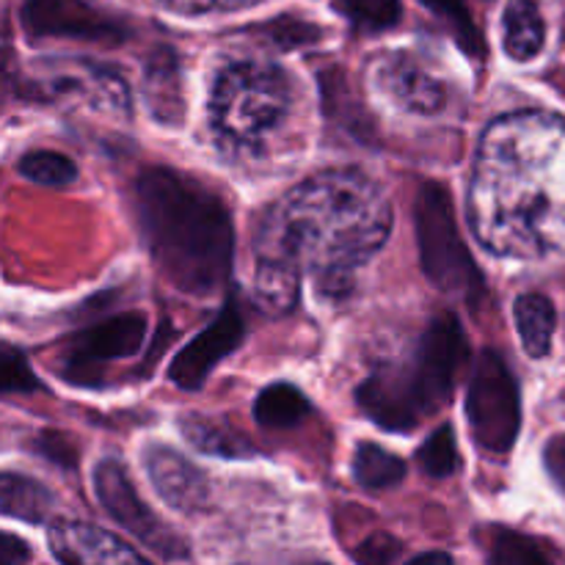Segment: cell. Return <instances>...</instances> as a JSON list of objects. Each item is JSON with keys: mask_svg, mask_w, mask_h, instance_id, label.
<instances>
[{"mask_svg": "<svg viewBox=\"0 0 565 565\" xmlns=\"http://www.w3.org/2000/svg\"><path fill=\"white\" fill-rule=\"evenodd\" d=\"M469 226L497 257L565 254V119L522 110L480 141L469 182Z\"/></svg>", "mask_w": 565, "mask_h": 565, "instance_id": "obj_1", "label": "cell"}, {"mask_svg": "<svg viewBox=\"0 0 565 565\" xmlns=\"http://www.w3.org/2000/svg\"><path fill=\"white\" fill-rule=\"evenodd\" d=\"M392 207L362 171H320L268 210L254 241L257 259L312 270L331 296L351 290L353 270L386 243Z\"/></svg>", "mask_w": 565, "mask_h": 565, "instance_id": "obj_2", "label": "cell"}, {"mask_svg": "<svg viewBox=\"0 0 565 565\" xmlns=\"http://www.w3.org/2000/svg\"><path fill=\"white\" fill-rule=\"evenodd\" d=\"M136 215L160 274L188 296L226 281L235 230L224 199L182 171L147 169L136 180Z\"/></svg>", "mask_w": 565, "mask_h": 565, "instance_id": "obj_3", "label": "cell"}, {"mask_svg": "<svg viewBox=\"0 0 565 565\" xmlns=\"http://www.w3.org/2000/svg\"><path fill=\"white\" fill-rule=\"evenodd\" d=\"M292 103L290 77L263 61H235L218 72L210 94V125L232 149H252L281 125Z\"/></svg>", "mask_w": 565, "mask_h": 565, "instance_id": "obj_4", "label": "cell"}, {"mask_svg": "<svg viewBox=\"0 0 565 565\" xmlns=\"http://www.w3.org/2000/svg\"><path fill=\"white\" fill-rule=\"evenodd\" d=\"M414 221H417L419 263L430 285L472 303L478 301L486 292L483 276L469 257L467 243L461 241L450 191L441 182H425L419 188Z\"/></svg>", "mask_w": 565, "mask_h": 565, "instance_id": "obj_5", "label": "cell"}, {"mask_svg": "<svg viewBox=\"0 0 565 565\" xmlns=\"http://www.w3.org/2000/svg\"><path fill=\"white\" fill-rule=\"evenodd\" d=\"M467 417L472 439L491 456H505L516 445L522 425L519 384L497 351L480 353L467 392Z\"/></svg>", "mask_w": 565, "mask_h": 565, "instance_id": "obj_6", "label": "cell"}, {"mask_svg": "<svg viewBox=\"0 0 565 565\" xmlns=\"http://www.w3.org/2000/svg\"><path fill=\"white\" fill-rule=\"evenodd\" d=\"M94 491H97V500L103 505V511L119 524L121 530H127L130 535H136L141 544H147L149 550L158 552L163 561H188L191 552H188L185 541L174 533L171 527H166L158 516L147 508V502L138 497L136 486L130 483V475L114 458H105L94 469Z\"/></svg>", "mask_w": 565, "mask_h": 565, "instance_id": "obj_7", "label": "cell"}, {"mask_svg": "<svg viewBox=\"0 0 565 565\" xmlns=\"http://www.w3.org/2000/svg\"><path fill=\"white\" fill-rule=\"evenodd\" d=\"M147 318L138 312L114 315L97 326H88L72 337L70 351L61 364V379L77 386L103 384V364L127 359L141 351Z\"/></svg>", "mask_w": 565, "mask_h": 565, "instance_id": "obj_8", "label": "cell"}, {"mask_svg": "<svg viewBox=\"0 0 565 565\" xmlns=\"http://www.w3.org/2000/svg\"><path fill=\"white\" fill-rule=\"evenodd\" d=\"M467 334H463L456 315H436V318L430 320L428 329H425L417 348V356H414L412 362L414 379H417L419 390H423L430 414H434L441 403H447L452 384H456L458 367L467 362Z\"/></svg>", "mask_w": 565, "mask_h": 565, "instance_id": "obj_9", "label": "cell"}, {"mask_svg": "<svg viewBox=\"0 0 565 565\" xmlns=\"http://www.w3.org/2000/svg\"><path fill=\"white\" fill-rule=\"evenodd\" d=\"M356 403L375 425L390 430H412L430 408L419 392L412 364H386L379 367L356 390Z\"/></svg>", "mask_w": 565, "mask_h": 565, "instance_id": "obj_10", "label": "cell"}, {"mask_svg": "<svg viewBox=\"0 0 565 565\" xmlns=\"http://www.w3.org/2000/svg\"><path fill=\"white\" fill-rule=\"evenodd\" d=\"M243 337H246V323H243L235 303H226L218 318L177 353L169 367V381L185 392L202 390L215 364L230 356L232 351H237Z\"/></svg>", "mask_w": 565, "mask_h": 565, "instance_id": "obj_11", "label": "cell"}, {"mask_svg": "<svg viewBox=\"0 0 565 565\" xmlns=\"http://www.w3.org/2000/svg\"><path fill=\"white\" fill-rule=\"evenodd\" d=\"M31 36H66L86 42H121L125 28L83 0H25L20 14Z\"/></svg>", "mask_w": 565, "mask_h": 565, "instance_id": "obj_12", "label": "cell"}, {"mask_svg": "<svg viewBox=\"0 0 565 565\" xmlns=\"http://www.w3.org/2000/svg\"><path fill=\"white\" fill-rule=\"evenodd\" d=\"M143 467L154 491L169 508L180 513H196L207 505L210 483L202 469L166 445H149L143 450Z\"/></svg>", "mask_w": 565, "mask_h": 565, "instance_id": "obj_13", "label": "cell"}, {"mask_svg": "<svg viewBox=\"0 0 565 565\" xmlns=\"http://www.w3.org/2000/svg\"><path fill=\"white\" fill-rule=\"evenodd\" d=\"M375 81H379L381 92L408 114H439L447 103L445 83L430 75L412 55L397 53L381 61L375 70Z\"/></svg>", "mask_w": 565, "mask_h": 565, "instance_id": "obj_14", "label": "cell"}, {"mask_svg": "<svg viewBox=\"0 0 565 565\" xmlns=\"http://www.w3.org/2000/svg\"><path fill=\"white\" fill-rule=\"evenodd\" d=\"M50 550L61 563L81 565H116V563H147L136 550L121 544L105 530L81 522L50 524Z\"/></svg>", "mask_w": 565, "mask_h": 565, "instance_id": "obj_15", "label": "cell"}, {"mask_svg": "<svg viewBox=\"0 0 565 565\" xmlns=\"http://www.w3.org/2000/svg\"><path fill=\"white\" fill-rule=\"evenodd\" d=\"M143 97H147L149 110L154 119L174 125L182 119V81H180V61L171 50H158L147 61L143 72Z\"/></svg>", "mask_w": 565, "mask_h": 565, "instance_id": "obj_16", "label": "cell"}, {"mask_svg": "<svg viewBox=\"0 0 565 565\" xmlns=\"http://www.w3.org/2000/svg\"><path fill=\"white\" fill-rule=\"evenodd\" d=\"M180 430L188 439V445L196 447L204 456L218 458H252L257 456V447L241 436L237 430L215 423V419L202 417V414H182Z\"/></svg>", "mask_w": 565, "mask_h": 565, "instance_id": "obj_17", "label": "cell"}, {"mask_svg": "<svg viewBox=\"0 0 565 565\" xmlns=\"http://www.w3.org/2000/svg\"><path fill=\"white\" fill-rule=\"evenodd\" d=\"M301 292V270L276 259H257L254 270V296L259 309L268 315H287L298 303Z\"/></svg>", "mask_w": 565, "mask_h": 565, "instance_id": "obj_18", "label": "cell"}, {"mask_svg": "<svg viewBox=\"0 0 565 565\" xmlns=\"http://www.w3.org/2000/svg\"><path fill=\"white\" fill-rule=\"evenodd\" d=\"M502 25H505V53L513 61H530L544 50L546 28L535 0H511Z\"/></svg>", "mask_w": 565, "mask_h": 565, "instance_id": "obj_19", "label": "cell"}, {"mask_svg": "<svg viewBox=\"0 0 565 565\" xmlns=\"http://www.w3.org/2000/svg\"><path fill=\"white\" fill-rule=\"evenodd\" d=\"M513 318H516L524 351L533 359L546 356L552 348V334H555V307L550 298L541 292H524L516 298Z\"/></svg>", "mask_w": 565, "mask_h": 565, "instance_id": "obj_20", "label": "cell"}, {"mask_svg": "<svg viewBox=\"0 0 565 565\" xmlns=\"http://www.w3.org/2000/svg\"><path fill=\"white\" fill-rule=\"evenodd\" d=\"M309 412H312V403L292 384H270L268 390L259 392L254 403V417L268 430L296 428L309 417Z\"/></svg>", "mask_w": 565, "mask_h": 565, "instance_id": "obj_21", "label": "cell"}, {"mask_svg": "<svg viewBox=\"0 0 565 565\" xmlns=\"http://www.w3.org/2000/svg\"><path fill=\"white\" fill-rule=\"evenodd\" d=\"M0 508L6 516L22 519L28 524H42L53 508V494L33 478L6 472L0 480Z\"/></svg>", "mask_w": 565, "mask_h": 565, "instance_id": "obj_22", "label": "cell"}, {"mask_svg": "<svg viewBox=\"0 0 565 565\" xmlns=\"http://www.w3.org/2000/svg\"><path fill=\"white\" fill-rule=\"evenodd\" d=\"M406 475V463L401 456L384 450L381 445L373 441H364L356 447V456H353V478L364 489H390L397 486Z\"/></svg>", "mask_w": 565, "mask_h": 565, "instance_id": "obj_23", "label": "cell"}, {"mask_svg": "<svg viewBox=\"0 0 565 565\" xmlns=\"http://www.w3.org/2000/svg\"><path fill=\"white\" fill-rule=\"evenodd\" d=\"M20 174L25 180L36 182L44 188H66L75 182L77 169L66 154L50 152V149H36V152L22 154L20 163H17Z\"/></svg>", "mask_w": 565, "mask_h": 565, "instance_id": "obj_24", "label": "cell"}, {"mask_svg": "<svg viewBox=\"0 0 565 565\" xmlns=\"http://www.w3.org/2000/svg\"><path fill=\"white\" fill-rule=\"evenodd\" d=\"M417 461L423 467L425 475L430 478H450L458 469V445L456 434H452V425H441L434 434L428 436L423 447L417 452Z\"/></svg>", "mask_w": 565, "mask_h": 565, "instance_id": "obj_25", "label": "cell"}, {"mask_svg": "<svg viewBox=\"0 0 565 565\" xmlns=\"http://www.w3.org/2000/svg\"><path fill=\"white\" fill-rule=\"evenodd\" d=\"M423 3L428 6L434 14H439L441 20H447V25L456 31L458 44H461L469 55H475V58H483V55L489 53V47H486L483 36H480V31L475 28V22H472V17H469V9L463 0H423Z\"/></svg>", "mask_w": 565, "mask_h": 565, "instance_id": "obj_26", "label": "cell"}, {"mask_svg": "<svg viewBox=\"0 0 565 565\" xmlns=\"http://www.w3.org/2000/svg\"><path fill=\"white\" fill-rule=\"evenodd\" d=\"M489 561L494 565H546L550 563V552H544V546L539 541L527 539V535L502 530L491 541Z\"/></svg>", "mask_w": 565, "mask_h": 565, "instance_id": "obj_27", "label": "cell"}, {"mask_svg": "<svg viewBox=\"0 0 565 565\" xmlns=\"http://www.w3.org/2000/svg\"><path fill=\"white\" fill-rule=\"evenodd\" d=\"M340 9L364 31L392 28L401 20V0H340Z\"/></svg>", "mask_w": 565, "mask_h": 565, "instance_id": "obj_28", "label": "cell"}, {"mask_svg": "<svg viewBox=\"0 0 565 565\" xmlns=\"http://www.w3.org/2000/svg\"><path fill=\"white\" fill-rule=\"evenodd\" d=\"M0 367H3V379H0V390L3 392H39L42 390L39 379L31 373V367H28L25 356H22L14 345L3 348Z\"/></svg>", "mask_w": 565, "mask_h": 565, "instance_id": "obj_29", "label": "cell"}, {"mask_svg": "<svg viewBox=\"0 0 565 565\" xmlns=\"http://www.w3.org/2000/svg\"><path fill=\"white\" fill-rule=\"evenodd\" d=\"M33 450H36V456L47 458V461H53L55 467L61 469L66 467L72 469L77 463L75 441H72L66 434H61V430H42V434H36V439H33Z\"/></svg>", "mask_w": 565, "mask_h": 565, "instance_id": "obj_30", "label": "cell"}, {"mask_svg": "<svg viewBox=\"0 0 565 565\" xmlns=\"http://www.w3.org/2000/svg\"><path fill=\"white\" fill-rule=\"evenodd\" d=\"M401 552H403L401 541L392 539L390 533H375V535H370V539L364 541L356 552H353V557H356L359 563L379 565V563L397 561V557H401Z\"/></svg>", "mask_w": 565, "mask_h": 565, "instance_id": "obj_31", "label": "cell"}, {"mask_svg": "<svg viewBox=\"0 0 565 565\" xmlns=\"http://www.w3.org/2000/svg\"><path fill=\"white\" fill-rule=\"evenodd\" d=\"M169 9L182 11V14H204V11H224V9H241V6H252L257 0H160Z\"/></svg>", "mask_w": 565, "mask_h": 565, "instance_id": "obj_32", "label": "cell"}, {"mask_svg": "<svg viewBox=\"0 0 565 565\" xmlns=\"http://www.w3.org/2000/svg\"><path fill=\"white\" fill-rule=\"evenodd\" d=\"M544 467L550 478L555 480L557 489L565 494V436H555L544 447Z\"/></svg>", "mask_w": 565, "mask_h": 565, "instance_id": "obj_33", "label": "cell"}, {"mask_svg": "<svg viewBox=\"0 0 565 565\" xmlns=\"http://www.w3.org/2000/svg\"><path fill=\"white\" fill-rule=\"evenodd\" d=\"M31 561V550H28L25 541H20L17 535L6 533L3 544H0V563L3 565H20Z\"/></svg>", "mask_w": 565, "mask_h": 565, "instance_id": "obj_34", "label": "cell"}, {"mask_svg": "<svg viewBox=\"0 0 565 565\" xmlns=\"http://www.w3.org/2000/svg\"><path fill=\"white\" fill-rule=\"evenodd\" d=\"M452 557L445 555V552H428V555H417L414 557V565H423V563H450Z\"/></svg>", "mask_w": 565, "mask_h": 565, "instance_id": "obj_35", "label": "cell"}]
</instances>
